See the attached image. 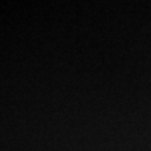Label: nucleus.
I'll return each mask as SVG.
<instances>
[]
</instances>
